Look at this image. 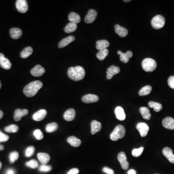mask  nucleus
Segmentation results:
<instances>
[{
    "mask_svg": "<svg viewBox=\"0 0 174 174\" xmlns=\"http://www.w3.org/2000/svg\"><path fill=\"white\" fill-rule=\"evenodd\" d=\"M98 100L99 97L94 94H87L82 98V101L86 104L96 102Z\"/></svg>",
    "mask_w": 174,
    "mask_h": 174,
    "instance_id": "nucleus-14",
    "label": "nucleus"
},
{
    "mask_svg": "<svg viewBox=\"0 0 174 174\" xmlns=\"http://www.w3.org/2000/svg\"><path fill=\"white\" fill-rule=\"evenodd\" d=\"M52 167L50 166H47L46 164H42L39 167L40 171L42 172H48L51 171Z\"/></svg>",
    "mask_w": 174,
    "mask_h": 174,
    "instance_id": "nucleus-42",
    "label": "nucleus"
},
{
    "mask_svg": "<svg viewBox=\"0 0 174 174\" xmlns=\"http://www.w3.org/2000/svg\"><path fill=\"white\" fill-rule=\"evenodd\" d=\"M45 73V69L40 65H37L31 71V74L34 77H41Z\"/></svg>",
    "mask_w": 174,
    "mask_h": 174,
    "instance_id": "nucleus-13",
    "label": "nucleus"
},
{
    "mask_svg": "<svg viewBox=\"0 0 174 174\" xmlns=\"http://www.w3.org/2000/svg\"><path fill=\"white\" fill-rule=\"evenodd\" d=\"M163 127L169 130H174V119L172 118L166 117L162 121Z\"/></svg>",
    "mask_w": 174,
    "mask_h": 174,
    "instance_id": "nucleus-16",
    "label": "nucleus"
},
{
    "mask_svg": "<svg viewBox=\"0 0 174 174\" xmlns=\"http://www.w3.org/2000/svg\"><path fill=\"white\" fill-rule=\"evenodd\" d=\"M118 159L121 164L122 169L127 170L129 168V163L127 161L126 154L124 152H121L118 155Z\"/></svg>",
    "mask_w": 174,
    "mask_h": 174,
    "instance_id": "nucleus-7",
    "label": "nucleus"
},
{
    "mask_svg": "<svg viewBox=\"0 0 174 174\" xmlns=\"http://www.w3.org/2000/svg\"><path fill=\"white\" fill-rule=\"evenodd\" d=\"M4 148V146H2V145H0V150H1V151H2V150H3Z\"/></svg>",
    "mask_w": 174,
    "mask_h": 174,
    "instance_id": "nucleus-50",
    "label": "nucleus"
},
{
    "mask_svg": "<svg viewBox=\"0 0 174 174\" xmlns=\"http://www.w3.org/2000/svg\"><path fill=\"white\" fill-rule=\"evenodd\" d=\"M16 6L17 10L21 13H25L28 10V5L26 0H17Z\"/></svg>",
    "mask_w": 174,
    "mask_h": 174,
    "instance_id": "nucleus-6",
    "label": "nucleus"
},
{
    "mask_svg": "<svg viewBox=\"0 0 174 174\" xmlns=\"http://www.w3.org/2000/svg\"><path fill=\"white\" fill-rule=\"evenodd\" d=\"M68 20L70 22L77 24L81 21V18L79 15L76 13L71 12L68 16Z\"/></svg>",
    "mask_w": 174,
    "mask_h": 174,
    "instance_id": "nucleus-28",
    "label": "nucleus"
},
{
    "mask_svg": "<svg viewBox=\"0 0 174 174\" xmlns=\"http://www.w3.org/2000/svg\"><path fill=\"white\" fill-rule=\"evenodd\" d=\"M151 90H152V87L151 86H146L144 87L143 88H142L139 91V95L141 96L148 95L151 93Z\"/></svg>",
    "mask_w": 174,
    "mask_h": 174,
    "instance_id": "nucleus-33",
    "label": "nucleus"
},
{
    "mask_svg": "<svg viewBox=\"0 0 174 174\" xmlns=\"http://www.w3.org/2000/svg\"><path fill=\"white\" fill-rule=\"evenodd\" d=\"M19 127L16 125L12 124L7 126L5 128V132L10 133H15L19 131Z\"/></svg>",
    "mask_w": 174,
    "mask_h": 174,
    "instance_id": "nucleus-36",
    "label": "nucleus"
},
{
    "mask_svg": "<svg viewBox=\"0 0 174 174\" xmlns=\"http://www.w3.org/2000/svg\"><path fill=\"white\" fill-rule=\"evenodd\" d=\"M28 113V110L26 109H24L22 110L20 109H17L15 112L14 120L17 121H20V120H21V118L27 115Z\"/></svg>",
    "mask_w": 174,
    "mask_h": 174,
    "instance_id": "nucleus-19",
    "label": "nucleus"
},
{
    "mask_svg": "<svg viewBox=\"0 0 174 174\" xmlns=\"http://www.w3.org/2000/svg\"><path fill=\"white\" fill-rule=\"evenodd\" d=\"M77 28H78V25L77 24L70 22L64 28V31L66 33H71V32H75L77 29Z\"/></svg>",
    "mask_w": 174,
    "mask_h": 174,
    "instance_id": "nucleus-30",
    "label": "nucleus"
},
{
    "mask_svg": "<svg viewBox=\"0 0 174 174\" xmlns=\"http://www.w3.org/2000/svg\"><path fill=\"white\" fill-rule=\"evenodd\" d=\"M121 71V69L119 67L115 66H112L107 69L106 71V78L108 79H110L113 77L115 75L118 74Z\"/></svg>",
    "mask_w": 174,
    "mask_h": 174,
    "instance_id": "nucleus-9",
    "label": "nucleus"
},
{
    "mask_svg": "<svg viewBox=\"0 0 174 174\" xmlns=\"http://www.w3.org/2000/svg\"><path fill=\"white\" fill-rule=\"evenodd\" d=\"M142 66L146 72H153L157 67V63L151 58H146L142 61Z\"/></svg>",
    "mask_w": 174,
    "mask_h": 174,
    "instance_id": "nucleus-4",
    "label": "nucleus"
},
{
    "mask_svg": "<svg viewBox=\"0 0 174 174\" xmlns=\"http://www.w3.org/2000/svg\"><path fill=\"white\" fill-rule=\"evenodd\" d=\"M125 129L121 125H118L115 127L113 132L111 133L110 138L112 141H116L119 139L123 138L125 135Z\"/></svg>",
    "mask_w": 174,
    "mask_h": 174,
    "instance_id": "nucleus-3",
    "label": "nucleus"
},
{
    "mask_svg": "<svg viewBox=\"0 0 174 174\" xmlns=\"http://www.w3.org/2000/svg\"><path fill=\"white\" fill-rule=\"evenodd\" d=\"M1 87H2V83L1 82V81H0V89H1Z\"/></svg>",
    "mask_w": 174,
    "mask_h": 174,
    "instance_id": "nucleus-53",
    "label": "nucleus"
},
{
    "mask_svg": "<svg viewBox=\"0 0 174 174\" xmlns=\"http://www.w3.org/2000/svg\"><path fill=\"white\" fill-rule=\"evenodd\" d=\"M75 40V37L74 36H69L67 37L66 38L63 39L60 42L58 47L60 48H63L68 45L69 44L72 43Z\"/></svg>",
    "mask_w": 174,
    "mask_h": 174,
    "instance_id": "nucleus-23",
    "label": "nucleus"
},
{
    "mask_svg": "<svg viewBox=\"0 0 174 174\" xmlns=\"http://www.w3.org/2000/svg\"><path fill=\"white\" fill-rule=\"evenodd\" d=\"M165 19L161 15H157L151 20V24L152 27L155 29H160L164 26L165 24Z\"/></svg>",
    "mask_w": 174,
    "mask_h": 174,
    "instance_id": "nucleus-5",
    "label": "nucleus"
},
{
    "mask_svg": "<svg viewBox=\"0 0 174 174\" xmlns=\"http://www.w3.org/2000/svg\"><path fill=\"white\" fill-rule=\"evenodd\" d=\"M33 52V50L31 47H28L24 48L20 53V57L23 59L28 58L31 56Z\"/></svg>",
    "mask_w": 174,
    "mask_h": 174,
    "instance_id": "nucleus-31",
    "label": "nucleus"
},
{
    "mask_svg": "<svg viewBox=\"0 0 174 174\" xmlns=\"http://www.w3.org/2000/svg\"><path fill=\"white\" fill-rule=\"evenodd\" d=\"M47 114V110L45 109H41L33 114L32 119L35 121H41L46 117Z\"/></svg>",
    "mask_w": 174,
    "mask_h": 174,
    "instance_id": "nucleus-15",
    "label": "nucleus"
},
{
    "mask_svg": "<svg viewBox=\"0 0 174 174\" xmlns=\"http://www.w3.org/2000/svg\"></svg>",
    "mask_w": 174,
    "mask_h": 174,
    "instance_id": "nucleus-54",
    "label": "nucleus"
},
{
    "mask_svg": "<svg viewBox=\"0 0 174 174\" xmlns=\"http://www.w3.org/2000/svg\"><path fill=\"white\" fill-rule=\"evenodd\" d=\"M101 124L96 121H93L91 123V133L93 135L101 130Z\"/></svg>",
    "mask_w": 174,
    "mask_h": 174,
    "instance_id": "nucleus-22",
    "label": "nucleus"
},
{
    "mask_svg": "<svg viewBox=\"0 0 174 174\" xmlns=\"http://www.w3.org/2000/svg\"><path fill=\"white\" fill-rule=\"evenodd\" d=\"M26 165L30 168L35 169L38 166V163L37 162V160L33 159L27 162Z\"/></svg>",
    "mask_w": 174,
    "mask_h": 174,
    "instance_id": "nucleus-39",
    "label": "nucleus"
},
{
    "mask_svg": "<svg viewBox=\"0 0 174 174\" xmlns=\"http://www.w3.org/2000/svg\"><path fill=\"white\" fill-rule=\"evenodd\" d=\"M118 54L120 55V61L124 63H127L129 61L130 58L133 56V52L131 51H128L126 53H123L121 51H118Z\"/></svg>",
    "mask_w": 174,
    "mask_h": 174,
    "instance_id": "nucleus-11",
    "label": "nucleus"
},
{
    "mask_svg": "<svg viewBox=\"0 0 174 174\" xmlns=\"http://www.w3.org/2000/svg\"><path fill=\"white\" fill-rule=\"evenodd\" d=\"M75 116V111L74 109L70 108L64 113L63 118L68 121H71L74 120Z\"/></svg>",
    "mask_w": 174,
    "mask_h": 174,
    "instance_id": "nucleus-17",
    "label": "nucleus"
},
{
    "mask_svg": "<svg viewBox=\"0 0 174 174\" xmlns=\"http://www.w3.org/2000/svg\"><path fill=\"white\" fill-rule=\"evenodd\" d=\"M136 128L139 132L141 137H145L149 131L148 125L144 122H140L136 125Z\"/></svg>",
    "mask_w": 174,
    "mask_h": 174,
    "instance_id": "nucleus-8",
    "label": "nucleus"
},
{
    "mask_svg": "<svg viewBox=\"0 0 174 174\" xmlns=\"http://www.w3.org/2000/svg\"><path fill=\"white\" fill-rule=\"evenodd\" d=\"M140 112L141 113L143 119L146 120H149L151 119V116L150 111H149V109L148 108L144 107V106L141 107L140 108Z\"/></svg>",
    "mask_w": 174,
    "mask_h": 174,
    "instance_id": "nucleus-29",
    "label": "nucleus"
},
{
    "mask_svg": "<svg viewBox=\"0 0 174 174\" xmlns=\"http://www.w3.org/2000/svg\"><path fill=\"white\" fill-rule=\"evenodd\" d=\"M144 147H140L139 148H135L132 151V155L133 157H138L142 154V152L143 151Z\"/></svg>",
    "mask_w": 174,
    "mask_h": 174,
    "instance_id": "nucleus-40",
    "label": "nucleus"
},
{
    "mask_svg": "<svg viewBox=\"0 0 174 174\" xmlns=\"http://www.w3.org/2000/svg\"><path fill=\"white\" fill-rule=\"evenodd\" d=\"M115 32L121 37H124L128 34V31L125 28L122 27L120 25L117 24L115 26Z\"/></svg>",
    "mask_w": 174,
    "mask_h": 174,
    "instance_id": "nucleus-20",
    "label": "nucleus"
},
{
    "mask_svg": "<svg viewBox=\"0 0 174 174\" xmlns=\"http://www.w3.org/2000/svg\"><path fill=\"white\" fill-rule=\"evenodd\" d=\"M97 16V12L93 9H90L85 19V22L86 23H91L94 21Z\"/></svg>",
    "mask_w": 174,
    "mask_h": 174,
    "instance_id": "nucleus-10",
    "label": "nucleus"
},
{
    "mask_svg": "<svg viewBox=\"0 0 174 174\" xmlns=\"http://www.w3.org/2000/svg\"><path fill=\"white\" fill-rule=\"evenodd\" d=\"M148 106L149 108H153V109L155 112H160L163 108V106L159 102H154L151 101L148 102Z\"/></svg>",
    "mask_w": 174,
    "mask_h": 174,
    "instance_id": "nucleus-32",
    "label": "nucleus"
},
{
    "mask_svg": "<svg viewBox=\"0 0 174 174\" xmlns=\"http://www.w3.org/2000/svg\"><path fill=\"white\" fill-rule=\"evenodd\" d=\"M35 152V148L33 146H30L28 147L26 149L25 152V156L26 157H30L33 155Z\"/></svg>",
    "mask_w": 174,
    "mask_h": 174,
    "instance_id": "nucleus-38",
    "label": "nucleus"
},
{
    "mask_svg": "<svg viewBox=\"0 0 174 174\" xmlns=\"http://www.w3.org/2000/svg\"><path fill=\"white\" fill-rule=\"evenodd\" d=\"M4 116V113L2 110H0V119H1Z\"/></svg>",
    "mask_w": 174,
    "mask_h": 174,
    "instance_id": "nucleus-49",
    "label": "nucleus"
},
{
    "mask_svg": "<svg viewBox=\"0 0 174 174\" xmlns=\"http://www.w3.org/2000/svg\"><path fill=\"white\" fill-rule=\"evenodd\" d=\"M5 174H16V172L14 169H8L6 170Z\"/></svg>",
    "mask_w": 174,
    "mask_h": 174,
    "instance_id": "nucleus-47",
    "label": "nucleus"
},
{
    "mask_svg": "<svg viewBox=\"0 0 174 174\" xmlns=\"http://www.w3.org/2000/svg\"><path fill=\"white\" fill-rule=\"evenodd\" d=\"M168 84L172 89H174V76H171L168 79Z\"/></svg>",
    "mask_w": 174,
    "mask_h": 174,
    "instance_id": "nucleus-44",
    "label": "nucleus"
},
{
    "mask_svg": "<svg viewBox=\"0 0 174 174\" xmlns=\"http://www.w3.org/2000/svg\"><path fill=\"white\" fill-rule=\"evenodd\" d=\"M102 171L105 173H106L108 174H115L114 171L112 169H110L108 167H105L102 169Z\"/></svg>",
    "mask_w": 174,
    "mask_h": 174,
    "instance_id": "nucleus-45",
    "label": "nucleus"
},
{
    "mask_svg": "<svg viewBox=\"0 0 174 174\" xmlns=\"http://www.w3.org/2000/svg\"><path fill=\"white\" fill-rule=\"evenodd\" d=\"M9 136L3 133L0 131V142H6L9 139Z\"/></svg>",
    "mask_w": 174,
    "mask_h": 174,
    "instance_id": "nucleus-43",
    "label": "nucleus"
},
{
    "mask_svg": "<svg viewBox=\"0 0 174 174\" xmlns=\"http://www.w3.org/2000/svg\"><path fill=\"white\" fill-rule=\"evenodd\" d=\"M131 1L130 0H128V1H124V2H130Z\"/></svg>",
    "mask_w": 174,
    "mask_h": 174,
    "instance_id": "nucleus-52",
    "label": "nucleus"
},
{
    "mask_svg": "<svg viewBox=\"0 0 174 174\" xmlns=\"http://www.w3.org/2000/svg\"><path fill=\"white\" fill-rule=\"evenodd\" d=\"M67 141L71 146L75 147V148L79 147L80 145L81 144V141L74 136H72L68 137L67 139Z\"/></svg>",
    "mask_w": 174,
    "mask_h": 174,
    "instance_id": "nucleus-26",
    "label": "nucleus"
},
{
    "mask_svg": "<svg viewBox=\"0 0 174 174\" xmlns=\"http://www.w3.org/2000/svg\"><path fill=\"white\" fill-rule=\"evenodd\" d=\"M11 37L14 39H17L22 36V32L20 29L17 28H13L10 31Z\"/></svg>",
    "mask_w": 174,
    "mask_h": 174,
    "instance_id": "nucleus-25",
    "label": "nucleus"
},
{
    "mask_svg": "<svg viewBox=\"0 0 174 174\" xmlns=\"http://www.w3.org/2000/svg\"><path fill=\"white\" fill-rule=\"evenodd\" d=\"M163 153L169 162L171 163H174V154H173V151L170 148L168 147L164 148L163 150Z\"/></svg>",
    "mask_w": 174,
    "mask_h": 174,
    "instance_id": "nucleus-18",
    "label": "nucleus"
},
{
    "mask_svg": "<svg viewBox=\"0 0 174 174\" xmlns=\"http://www.w3.org/2000/svg\"><path fill=\"white\" fill-rule=\"evenodd\" d=\"M19 157V154L17 151H13L10 153L9 155V160L11 163H15Z\"/></svg>",
    "mask_w": 174,
    "mask_h": 174,
    "instance_id": "nucleus-37",
    "label": "nucleus"
},
{
    "mask_svg": "<svg viewBox=\"0 0 174 174\" xmlns=\"http://www.w3.org/2000/svg\"><path fill=\"white\" fill-rule=\"evenodd\" d=\"M33 135L37 140H41L43 138V133L39 129H36L33 132Z\"/></svg>",
    "mask_w": 174,
    "mask_h": 174,
    "instance_id": "nucleus-41",
    "label": "nucleus"
},
{
    "mask_svg": "<svg viewBox=\"0 0 174 174\" xmlns=\"http://www.w3.org/2000/svg\"><path fill=\"white\" fill-rule=\"evenodd\" d=\"M0 65L2 68L6 70L10 69L12 66V64L8 58L5 57V55L3 53H0Z\"/></svg>",
    "mask_w": 174,
    "mask_h": 174,
    "instance_id": "nucleus-12",
    "label": "nucleus"
},
{
    "mask_svg": "<svg viewBox=\"0 0 174 174\" xmlns=\"http://www.w3.org/2000/svg\"><path fill=\"white\" fill-rule=\"evenodd\" d=\"M2 166V164L1 162H0V169H1Z\"/></svg>",
    "mask_w": 174,
    "mask_h": 174,
    "instance_id": "nucleus-51",
    "label": "nucleus"
},
{
    "mask_svg": "<svg viewBox=\"0 0 174 174\" xmlns=\"http://www.w3.org/2000/svg\"><path fill=\"white\" fill-rule=\"evenodd\" d=\"M79 172V170L78 168H73L71 169L67 174H78Z\"/></svg>",
    "mask_w": 174,
    "mask_h": 174,
    "instance_id": "nucleus-46",
    "label": "nucleus"
},
{
    "mask_svg": "<svg viewBox=\"0 0 174 174\" xmlns=\"http://www.w3.org/2000/svg\"><path fill=\"white\" fill-rule=\"evenodd\" d=\"M108 53L109 51L107 48L105 49V50H101L99 51V52H98L97 54V58L100 61H102L108 56Z\"/></svg>",
    "mask_w": 174,
    "mask_h": 174,
    "instance_id": "nucleus-34",
    "label": "nucleus"
},
{
    "mask_svg": "<svg viewBox=\"0 0 174 174\" xmlns=\"http://www.w3.org/2000/svg\"><path fill=\"white\" fill-rule=\"evenodd\" d=\"M115 114L116 117L121 121H123L126 118V115L123 108L121 106H118L115 109Z\"/></svg>",
    "mask_w": 174,
    "mask_h": 174,
    "instance_id": "nucleus-21",
    "label": "nucleus"
},
{
    "mask_svg": "<svg viewBox=\"0 0 174 174\" xmlns=\"http://www.w3.org/2000/svg\"><path fill=\"white\" fill-rule=\"evenodd\" d=\"M109 45H110V44L108 41L105 40H101L96 42V47L97 50L100 51L106 49L107 47H108Z\"/></svg>",
    "mask_w": 174,
    "mask_h": 174,
    "instance_id": "nucleus-27",
    "label": "nucleus"
},
{
    "mask_svg": "<svg viewBox=\"0 0 174 174\" xmlns=\"http://www.w3.org/2000/svg\"><path fill=\"white\" fill-rule=\"evenodd\" d=\"M68 77L74 81L82 80L85 76V71L82 67L77 66L69 68L67 72Z\"/></svg>",
    "mask_w": 174,
    "mask_h": 174,
    "instance_id": "nucleus-2",
    "label": "nucleus"
},
{
    "mask_svg": "<svg viewBox=\"0 0 174 174\" xmlns=\"http://www.w3.org/2000/svg\"><path fill=\"white\" fill-rule=\"evenodd\" d=\"M42 82L39 80L32 81L24 87L23 93L27 97H32L37 94L40 89L43 87Z\"/></svg>",
    "mask_w": 174,
    "mask_h": 174,
    "instance_id": "nucleus-1",
    "label": "nucleus"
},
{
    "mask_svg": "<svg viewBox=\"0 0 174 174\" xmlns=\"http://www.w3.org/2000/svg\"><path fill=\"white\" fill-rule=\"evenodd\" d=\"M37 157L40 162L42 164H46L48 163L50 160V156L46 153H39L37 154Z\"/></svg>",
    "mask_w": 174,
    "mask_h": 174,
    "instance_id": "nucleus-24",
    "label": "nucleus"
},
{
    "mask_svg": "<svg viewBox=\"0 0 174 174\" xmlns=\"http://www.w3.org/2000/svg\"><path fill=\"white\" fill-rule=\"evenodd\" d=\"M128 174H136V171L135 170L131 169V170L129 171L128 172Z\"/></svg>",
    "mask_w": 174,
    "mask_h": 174,
    "instance_id": "nucleus-48",
    "label": "nucleus"
},
{
    "mask_svg": "<svg viewBox=\"0 0 174 174\" xmlns=\"http://www.w3.org/2000/svg\"><path fill=\"white\" fill-rule=\"evenodd\" d=\"M58 124L56 122H52L51 124H48L46 128V132L47 133H52L56 131L58 129Z\"/></svg>",
    "mask_w": 174,
    "mask_h": 174,
    "instance_id": "nucleus-35",
    "label": "nucleus"
}]
</instances>
